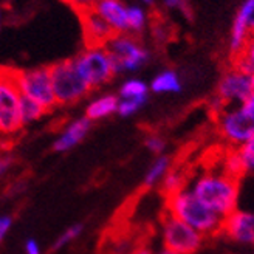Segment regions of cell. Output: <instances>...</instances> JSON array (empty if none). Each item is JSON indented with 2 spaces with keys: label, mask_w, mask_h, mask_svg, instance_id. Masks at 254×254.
Here are the masks:
<instances>
[{
  "label": "cell",
  "mask_w": 254,
  "mask_h": 254,
  "mask_svg": "<svg viewBox=\"0 0 254 254\" xmlns=\"http://www.w3.org/2000/svg\"><path fill=\"white\" fill-rule=\"evenodd\" d=\"M239 189V180L222 171H211L197 177L190 186V192L225 220L237 211Z\"/></svg>",
  "instance_id": "6da1fadb"
},
{
  "label": "cell",
  "mask_w": 254,
  "mask_h": 254,
  "mask_svg": "<svg viewBox=\"0 0 254 254\" xmlns=\"http://www.w3.org/2000/svg\"><path fill=\"white\" fill-rule=\"evenodd\" d=\"M166 208L172 217L189 225L201 236H215L222 233L223 219L190 192V189H182L180 192L166 198Z\"/></svg>",
  "instance_id": "7a4b0ae2"
},
{
  "label": "cell",
  "mask_w": 254,
  "mask_h": 254,
  "mask_svg": "<svg viewBox=\"0 0 254 254\" xmlns=\"http://www.w3.org/2000/svg\"><path fill=\"white\" fill-rule=\"evenodd\" d=\"M20 98L17 70L0 67V135H12L23 127Z\"/></svg>",
  "instance_id": "3957f363"
},
{
  "label": "cell",
  "mask_w": 254,
  "mask_h": 254,
  "mask_svg": "<svg viewBox=\"0 0 254 254\" xmlns=\"http://www.w3.org/2000/svg\"><path fill=\"white\" fill-rule=\"evenodd\" d=\"M106 48L112 58L115 74L133 73L141 68L150 58L147 48L129 33L115 34L106 44Z\"/></svg>",
  "instance_id": "277c9868"
},
{
  "label": "cell",
  "mask_w": 254,
  "mask_h": 254,
  "mask_svg": "<svg viewBox=\"0 0 254 254\" xmlns=\"http://www.w3.org/2000/svg\"><path fill=\"white\" fill-rule=\"evenodd\" d=\"M73 62L81 78L92 90L103 87L115 76L112 58L106 47H87L73 59Z\"/></svg>",
  "instance_id": "5b68a950"
},
{
  "label": "cell",
  "mask_w": 254,
  "mask_h": 254,
  "mask_svg": "<svg viewBox=\"0 0 254 254\" xmlns=\"http://www.w3.org/2000/svg\"><path fill=\"white\" fill-rule=\"evenodd\" d=\"M50 68H52V82L58 104H74L92 90L76 70L73 59L59 61L50 65Z\"/></svg>",
  "instance_id": "8992f818"
},
{
  "label": "cell",
  "mask_w": 254,
  "mask_h": 254,
  "mask_svg": "<svg viewBox=\"0 0 254 254\" xmlns=\"http://www.w3.org/2000/svg\"><path fill=\"white\" fill-rule=\"evenodd\" d=\"M17 85L23 96L39 103L47 112L58 106L50 67L17 70Z\"/></svg>",
  "instance_id": "52a82bcc"
},
{
  "label": "cell",
  "mask_w": 254,
  "mask_h": 254,
  "mask_svg": "<svg viewBox=\"0 0 254 254\" xmlns=\"http://www.w3.org/2000/svg\"><path fill=\"white\" fill-rule=\"evenodd\" d=\"M161 239L164 248L175 254H195L201 248L205 236L168 214L161 225Z\"/></svg>",
  "instance_id": "ba28073f"
},
{
  "label": "cell",
  "mask_w": 254,
  "mask_h": 254,
  "mask_svg": "<svg viewBox=\"0 0 254 254\" xmlns=\"http://www.w3.org/2000/svg\"><path fill=\"white\" fill-rule=\"evenodd\" d=\"M217 129L231 147H240L254 136V123L242 106L225 107L217 115Z\"/></svg>",
  "instance_id": "9c48e42d"
},
{
  "label": "cell",
  "mask_w": 254,
  "mask_h": 254,
  "mask_svg": "<svg viewBox=\"0 0 254 254\" xmlns=\"http://www.w3.org/2000/svg\"><path fill=\"white\" fill-rule=\"evenodd\" d=\"M253 96L250 74L231 67L226 70L217 84V99L225 107L244 104Z\"/></svg>",
  "instance_id": "30bf717a"
},
{
  "label": "cell",
  "mask_w": 254,
  "mask_h": 254,
  "mask_svg": "<svg viewBox=\"0 0 254 254\" xmlns=\"http://www.w3.org/2000/svg\"><path fill=\"white\" fill-rule=\"evenodd\" d=\"M254 12V0H247L239 6L230 31V56L231 61L244 52L247 42L253 36L250 20Z\"/></svg>",
  "instance_id": "8fae6325"
},
{
  "label": "cell",
  "mask_w": 254,
  "mask_h": 254,
  "mask_svg": "<svg viewBox=\"0 0 254 254\" xmlns=\"http://www.w3.org/2000/svg\"><path fill=\"white\" fill-rule=\"evenodd\" d=\"M79 17L87 47H106V44L115 36V33L106 23V20L96 14L92 5L82 6L79 9Z\"/></svg>",
  "instance_id": "7c38bea8"
},
{
  "label": "cell",
  "mask_w": 254,
  "mask_h": 254,
  "mask_svg": "<svg viewBox=\"0 0 254 254\" xmlns=\"http://www.w3.org/2000/svg\"><path fill=\"white\" fill-rule=\"evenodd\" d=\"M222 233L239 244L254 245V211H234L223 220Z\"/></svg>",
  "instance_id": "4fadbf2b"
},
{
  "label": "cell",
  "mask_w": 254,
  "mask_h": 254,
  "mask_svg": "<svg viewBox=\"0 0 254 254\" xmlns=\"http://www.w3.org/2000/svg\"><path fill=\"white\" fill-rule=\"evenodd\" d=\"M95 12L106 20L115 34L129 33L127 25V6L118 0H99L92 5Z\"/></svg>",
  "instance_id": "5bb4252c"
},
{
  "label": "cell",
  "mask_w": 254,
  "mask_h": 254,
  "mask_svg": "<svg viewBox=\"0 0 254 254\" xmlns=\"http://www.w3.org/2000/svg\"><path fill=\"white\" fill-rule=\"evenodd\" d=\"M90 127L92 121L87 120L85 117L70 121L53 141V150L64 154V152H68L70 149L76 147L87 136V133L90 132Z\"/></svg>",
  "instance_id": "9a60e30c"
},
{
  "label": "cell",
  "mask_w": 254,
  "mask_h": 254,
  "mask_svg": "<svg viewBox=\"0 0 254 254\" xmlns=\"http://www.w3.org/2000/svg\"><path fill=\"white\" fill-rule=\"evenodd\" d=\"M118 104H120V98L117 95H112V93L101 95L87 104L85 118L90 121L104 120L113 115V113H118Z\"/></svg>",
  "instance_id": "2e32d148"
},
{
  "label": "cell",
  "mask_w": 254,
  "mask_h": 254,
  "mask_svg": "<svg viewBox=\"0 0 254 254\" xmlns=\"http://www.w3.org/2000/svg\"><path fill=\"white\" fill-rule=\"evenodd\" d=\"M182 81L180 76L174 70H164L154 76L150 81L149 88L154 93H180L182 92Z\"/></svg>",
  "instance_id": "e0dca14e"
},
{
  "label": "cell",
  "mask_w": 254,
  "mask_h": 254,
  "mask_svg": "<svg viewBox=\"0 0 254 254\" xmlns=\"http://www.w3.org/2000/svg\"><path fill=\"white\" fill-rule=\"evenodd\" d=\"M222 172L233 177L236 180H240L242 175L247 174L242 157H240V152L237 147H230L225 152L223 161H222Z\"/></svg>",
  "instance_id": "ac0fdd59"
},
{
  "label": "cell",
  "mask_w": 254,
  "mask_h": 254,
  "mask_svg": "<svg viewBox=\"0 0 254 254\" xmlns=\"http://www.w3.org/2000/svg\"><path fill=\"white\" fill-rule=\"evenodd\" d=\"M169 171H171V158L166 155L157 157L144 175V186L152 188V186H155L158 182H163V179L166 177V174Z\"/></svg>",
  "instance_id": "d6986e66"
},
{
  "label": "cell",
  "mask_w": 254,
  "mask_h": 254,
  "mask_svg": "<svg viewBox=\"0 0 254 254\" xmlns=\"http://www.w3.org/2000/svg\"><path fill=\"white\" fill-rule=\"evenodd\" d=\"M47 113V110L36 101L23 96L20 98V120L23 126H28L37 120H41L44 115Z\"/></svg>",
  "instance_id": "ffe728a7"
},
{
  "label": "cell",
  "mask_w": 254,
  "mask_h": 254,
  "mask_svg": "<svg viewBox=\"0 0 254 254\" xmlns=\"http://www.w3.org/2000/svg\"><path fill=\"white\" fill-rule=\"evenodd\" d=\"M127 25H129V34L135 36L143 33L147 25V11L139 5L127 6Z\"/></svg>",
  "instance_id": "44dd1931"
},
{
  "label": "cell",
  "mask_w": 254,
  "mask_h": 254,
  "mask_svg": "<svg viewBox=\"0 0 254 254\" xmlns=\"http://www.w3.org/2000/svg\"><path fill=\"white\" fill-rule=\"evenodd\" d=\"M149 93V87L144 81L141 79H127L121 84L120 87V99H138V98H147Z\"/></svg>",
  "instance_id": "7402d4cb"
},
{
  "label": "cell",
  "mask_w": 254,
  "mask_h": 254,
  "mask_svg": "<svg viewBox=\"0 0 254 254\" xmlns=\"http://www.w3.org/2000/svg\"><path fill=\"white\" fill-rule=\"evenodd\" d=\"M233 67H236L237 70L244 71L250 76L254 73V34L250 37L244 52L233 59Z\"/></svg>",
  "instance_id": "603a6c76"
},
{
  "label": "cell",
  "mask_w": 254,
  "mask_h": 254,
  "mask_svg": "<svg viewBox=\"0 0 254 254\" xmlns=\"http://www.w3.org/2000/svg\"><path fill=\"white\" fill-rule=\"evenodd\" d=\"M185 182H186V177L183 171L171 168V171L166 174V177H164L161 182V189H163V192L169 197V195L180 192L182 189H185Z\"/></svg>",
  "instance_id": "cb8c5ba5"
},
{
  "label": "cell",
  "mask_w": 254,
  "mask_h": 254,
  "mask_svg": "<svg viewBox=\"0 0 254 254\" xmlns=\"http://www.w3.org/2000/svg\"><path fill=\"white\" fill-rule=\"evenodd\" d=\"M82 230H84L82 223H74V225L68 226L67 230L64 231V233L55 240L53 250L56 251V250H61V248H64V247H67L68 244H71L73 240H76V239H78V237L81 236Z\"/></svg>",
  "instance_id": "d4e9b609"
},
{
  "label": "cell",
  "mask_w": 254,
  "mask_h": 254,
  "mask_svg": "<svg viewBox=\"0 0 254 254\" xmlns=\"http://www.w3.org/2000/svg\"><path fill=\"white\" fill-rule=\"evenodd\" d=\"M147 98H138V99H120L118 104V115L120 117H132L146 104Z\"/></svg>",
  "instance_id": "484cf974"
},
{
  "label": "cell",
  "mask_w": 254,
  "mask_h": 254,
  "mask_svg": "<svg viewBox=\"0 0 254 254\" xmlns=\"http://www.w3.org/2000/svg\"><path fill=\"white\" fill-rule=\"evenodd\" d=\"M237 149L240 152V157H242L245 172H254V136Z\"/></svg>",
  "instance_id": "4316f807"
},
{
  "label": "cell",
  "mask_w": 254,
  "mask_h": 254,
  "mask_svg": "<svg viewBox=\"0 0 254 254\" xmlns=\"http://www.w3.org/2000/svg\"><path fill=\"white\" fill-rule=\"evenodd\" d=\"M144 146L152 152V154H158V157L164 152V149H166V141L160 136V135H149L146 136L144 139Z\"/></svg>",
  "instance_id": "83f0119b"
},
{
  "label": "cell",
  "mask_w": 254,
  "mask_h": 254,
  "mask_svg": "<svg viewBox=\"0 0 254 254\" xmlns=\"http://www.w3.org/2000/svg\"><path fill=\"white\" fill-rule=\"evenodd\" d=\"M164 5H166V8H171V9H177L183 12V14L190 19V12H189V5L186 2H179V0H169V2H164Z\"/></svg>",
  "instance_id": "f1b7e54d"
},
{
  "label": "cell",
  "mask_w": 254,
  "mask_h": 254,
  "mask_svg": "<svg viewBox=\"0 0 254 254\" xmlns=\"http://www.w3.org/2000/svg\"><path fill=\"white\" fill-rule=\"evenodd\" d=\"M11 226H12V217H11V215H0V244L3 242V239L8 234Z\"/></svg>",
  "instance_id": "f546056e"
},
{
  "label": "cell",
  "mask_w": 254,
  "mask_h": 254,
  "mask_svg": "<svg viewBox=\"0 0 254 254\" xmlns=\"http://www.w3.org/2000/svg\"><path fill=\"white\" fill-rule=\"evenodd\" d=\"M25 254H42L41 251V245L37 242L36 239H28L27 242H25Z\"/></svg>",
  "instance_id": "4dcf8cb0"
},
{
  "label": "cell",
  "mask_w": 254,
  "mask_h": 254,
  "mask_svg": "<svg viewBox=\"0 0 254 254\" xmlns=\"http://www.w3.org/2000/svg\"><path fill=\"white\" fill-rule=\"evenodd\" d=\"M240 106H242V109L247 112V115H248V117L251 118V121L254 123V95H253L250 99H247L244 104H240Z\"/></svg>",
  "instance_id": "1f68e13d"
},
{
  "label": "cell",
  "mask_w": 254,
  "mask_h": 254,
  "mask_svg": "<svg viewBox=\"0 0 254 254\" xmlns=\"http://www.w3.org/2000/svg\"><path fill=\"white\" fill-rule=\"evenodd\" d=\"M11 164H12V158L9 155H3V160H2V163H0V177H3L8 172Z\"/></svg>",
  "instance_id": "d6a6232c"
},
{
  "label": "cell",
  "mask_w": 254,
  "mask_h": 254,
  "mask_svg": "<svg viewBox=\"0 0 254 254\" xmlns=\"http://www.w3.org/2000/svg\"><path fill=\"white\" fill-rule=\"evenodd\" d=\"M157 254H175V253H174V251H171V250H168V248H164V247H163V250H160V251H158Z\"/></svg>",
  "instance_id": "836d02e7"
},
{
  "label": "cell",
  "mask_w": 254,
  "mask_h": 254,
  "mask_svg": "<svg viewBox=\"0 0 254 254\" xmlns=\"http://www.w3.org/2000/svg\"><path fill=\"white\" fill-rule=\"evenodd\" d=\"M130 254H150V251L149 250H136V251H133Z\"/></svg>",
  "instance_id": "e575fe53"
},
{
  "label": "cell",
  "mask_w": 254,
  "mask_h": 254,
  "mask_svg": "<svg viewBox=\"0 0 254 254\" xmlns=\"http://www.w3.org/2000/svg\"><path fill=\"white\" fill-rule=\"evenodd\" d=\"M2 25H3V11L2 6H0V30H2Z\"/></svg>",
  "instance_id": "d590c367"
},
{
  "label": "cell",
  "mask_w": 254,
  "mask_h": 254,
  "mask_svg": "<svg viewBox=\"0 0 254 254\" xmlns=\"http://www.w3.org/2000/svg\"><path fill=\"white\" fill-rule=\"evenodd\" d=\"M250 79H251V88H253V95H254V73L250 76Z\"/></svg>",
  "instance_id": "8d00e7d4"
},
{
  "label": "cell",
  "mask_w": 254,
  "mask_h": 254,
  "mask_svg": "<svg viewBox=\"0 0 254 254\" xmlns=\"http://www.w3.org/2000/svg\"><path fill=\"white\" fill-rule=\"evenodd\" d=\"M2 160H3V155H2V152H0V163H2Z\"/></svg>",
  "instance_id": "74e56055"
}]
</instances>
